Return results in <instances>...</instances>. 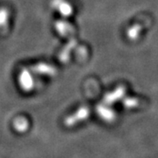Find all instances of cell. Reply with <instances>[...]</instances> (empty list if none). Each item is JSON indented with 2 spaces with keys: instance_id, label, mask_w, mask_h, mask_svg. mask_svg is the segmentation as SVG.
I'll use <instances>...</instances> for the list:
<instances>
[{
  "instance_id": "obj_1",
  "label": "cell",
  "mask_w": 158,
  "mask_h": 158,
  "mask_svg": "<svg viewBox=\"0 0 158 158\" xmlns=\"http://www.w3.org/2000/svg\"><path fill=\"white\" fill-rule=\"evenodd\" d=\"M19 87L26 92H30L34 88V79L29 68L22 69L18 76Z\"/></svg>"
},
{
  "instance_id": "obj_2",
  "label": "cell",
  "mask_w": 158,
  "mask_h": 158,
  "mask_svg": "<svg viewBox=\"0 0 158 158\" xmlns=\"http://www.w3.org/2000/svg\"><path fill=\"white\" fill-rule=\"evenodd\" d=\"M29 69L32 71V73L43 75V76H55L56 75V69L49 64H47L45 62H40L37 64L32 65L29 67Z\"/></svg>"
},
{
  "instance_id": "obj_3",
  "label": "cell",
  "mask_w": 158,
  "mask_h": 158,
  "mask_svg": "<svg viewBox=\"0 0 158 158\" xmlns=\"http://www.w3.org/2000/svg\"><path fill=\"white\" fill-rule=\"evenodd\" d=\"M51 5L54 9L61 13L62 16L69 17L72 14V6L65 0H53Z\"/></svg>"
},
{
  "instance_id": "obj_4",
  "label": "cell",
  "mask_w": 158,
  "mask_h": 158,
  "mask_svg": "<svg viewBox=\"0 0 158 158\" xmlns=\"http://www.w3.org/2000/svg\"><path fill=\"white\" fill-rule=\"evenodd\" d=\"M10 11L6 7H0V34L4 35L9 30Z\"/></svg>"
},
{
  "instance_id": "obj_5",
  "label": "cell",
  "mask_w": 158,
  "mask_h": 158,
  "mask_svg": "<svg viewBox=\"0 0 158 158\" xmlns=\"http://www.w3.org/2000/svg\"><path fill=\"white\" fill-rule=\"evenodd\" d=\"M56 30L62 36H64V37H67L73 32L71 26H69V24L67 22L62 21V20H59L56 23Z\"/></svg>"
},
{
  "instance_id": "obj_6",
  "label": "cell",
  "mask_w": 158,
  "mask_h": 158,
  "mask_svg": "<svg viewBox=\"0 0 158 158\" xmlns=\"http://www.w3.org/2000/svg\"><path fill=\"white\" fill-rule=\"evenodd\" d=\"M14 128L17 130L18 132H25L28 129V121L24 118H18L14 123Z\"/></svg>"
}]
</instances>
